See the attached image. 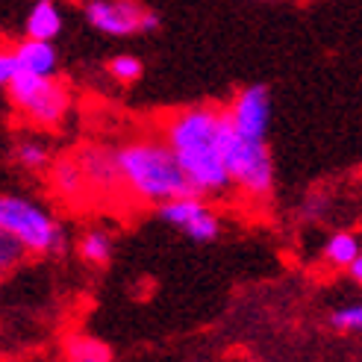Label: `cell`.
I'll return each instance as SVG.
<instances>
[{"label":"cell","mask_w":362,"mask_h":362,"mask_svg":"<svg viewBox=\"0 0 362 362\" xmlns=\"http://www.w3.org/2000/svg\"><path fill=\"white\" fill-rule=\"evenodd\" d=\"M15 74H18V65H15L12 50H0V88H6Z\"/></svg>","instance_id":"cell-20"},{"label":"cell","mask_w":362,"mask_h":362,"mask_svg":"<svg viewBox=\"0 0 362 362\" xmlns=\"http://www.w3.org/2000/svg\"><path fill=\"white\" fill-rule=\"evenodd\" d=\"M159 218L177 227L183 236H189L197 245H212L224 230L218 209H215L206 197L194 194V192H186V194L165 201L159 206Z\"/></svg>","instance_id":"cell-7"},{"label":"cell","mask_w":362,"mask_h":362,"mask_svg":"<svg viewBox=\"0 0 362 362\" xmlns=\"http://www.w3.org/2000/svg\"><path fill=\"white\" fill-rule=\"evenodd\" d=\"M106 71H110V77L121 86H130L136 80H141L144 74V65L139 57H133V53H118V57L110 59V65H106Z\"/></svg>","instance_id":"cell-17"},{"label":"cell","mask_w":362,"mask_h":362,"mask_svg":"<svg viewBox=\"0 0 362 362\" xmlns=\"http://www.w3.org/2000/svg\"><path fill=\"white\" fill-rule=\"evenodd\" d=\"M0 230L27 257H59L68 247V233L57 215L24 194H0Z\"/></svg>","instance_id":"cell-3"},{"label":"cell","mask_w":362,"mask_h":362,"mask_svg":"<svg viewBox=\"0 0 362 362\" xmlns=\"http://www.w3.org/2000/svg\"><path fill=\"white\" fill-rule=\"evenodd\" d=\"M330 327L339 333H359L362 327V303H345L330 313Z\"/></svg>","instance_id":"cell-18"},{"label":"cell","mask_w":362,"mask_h":362,"mask_svg":"<svg viewBox=\"0 0 362 362\" xmlns=\"http://www.w3.org/2000/svg\"><path fill=\"white\" fill-rule=\"evenodd\" d=\"M221 153L230 180V192H236L247 204H268L274 194V156L268 141H247L230 130L227 115L221 118Z\"/></svg>","instance_id":"cell-4"},{"label":"cell","mask_w":362,"mask_h":362,"mask_svg":"<svg viewBox=\"0 0 362 362\" xmlns=\"http://www.w3.org/2000/svg\"><path fill=\"white\" fill-rule=\"evenodd\" d=\"M65 362H112V351L100 339L77 333L65 341Z\"/></svg>","instance_id":"cell-15"},{"label":"cell","mask_w":362,"mask_h":362,"mask_svg":"<svg viewBox=\"0 0 362 362\" xmlns=\"http://www.w3.org/2000/svg\"><path fill=\"white\" fill-rule=\"evenodd\" d=\"M356 257H362L359 236L351 230H336L333 236H327V242H324V247H321V259L336 271H345Z\"/></svg>","instance_id":"cell-13"},{"label":"cell","mask_w":362,"mask_h":362,"mask_svg":"<svg viewBox=\"0 0 362 362\" xmlns=\"http://www.w3.org/2000/svg\"><path fill=\"white\" fill-rule=\"evenodd\" d=\"M15 162L27 171H47V165L53 162V153L42 139L27 136V139H21L15 144Z\"/></svg>","instance_id":"cell-16"},{"label":"cell","mask_w":362,"mask_h":362,"mask_svg":"<svg viewBox=\"0 0 362 362\" xmlns=\"http://www.w3.org/2000/svg\"><path fill=\"white\" fill-rule=\"evenodd\" d=\"M83 15L88 27L112 39L159 30V15L139 0H88Z\"/></svg>","instance_id":"cell-6"},{"label":"cell","mask_w":362,"mask_h":362,"mask_svg":"<svg viewBox=\"0 0 362 362\" xmlns=\"http://www.w3.org/2000/svg\"><path fill=\"white\" fill-rule=\"evenodd\" d=\"M24 259H27V253L18 247L4 230H0V277L9 274V271H15Z\"/></svg>","instance_id":"cell-19"},{"label":"cell","mask_w":362,"mask_h":362,"mask_svg":"<svg viewBox=\"0 0 362 362\" xmlns=\"http://www.w3.org/2000/svg\"><path fill=\"white\" fill-rule=\"evenodd\" d=\"M47 183L53 189V194L62 197L68 204H77L88 194L86 186V177L77 165V156H62V159H53L47 165Z\"/></svg>","instance_id":"cell-11"},{"label":"cell","mask_w":362,"mask_h":362,"mask_svg":"<svg viewBox=\"0 0 362 362\" xmlns=\"http://www.w3.org/2000/svg\"><path fill=\"white\" fill-rule=\"evenodd\" d=\"M221 118L218 106H186L159 124V136L174 153L180 171L194 194L218 201L230 194V180L221 153Z\"/></svg>","instance_id":"cell-1"},{"label":"cell","mask_w":362,"mask_h":362,"mask_svg":"<svg viewBox=\"0 0 362 362\" xmlns=\"http://www.w3.org/2000/svg\"><path fill=\"white\" fill-rule=\"evenodd\" d=\"M77 253H80V259L86 265H95V268H103V265H110L112 259V253H115V242L112 236L106 230L100 227H92V230H86L80 242H77Z\"/></svg>","instance_id":"cell-14"},{"label":"cell","mask_w":362,"mask_h":362,"mask_svg":"<svg viewBox=\"0 0 362 362\" xmlns=\"http://www.w3.org/2000/svg\"><path fill=\"white\" fill-rule=\"evenodd\" d=\"M345 271H348V277H351L354 283H359V280H362V257H356Z\"/></svg>","instance_id":"cell-21"},{"label":"cell","mask_w":362,"mask_h":362,"mask_svg":"<svg viewBox=\"0 0 362 362\" xmlns=\"http://www.w3.org/2000/svg\"><path fill=\"white\" fill-rule=\"evenodd\" d=\"M62 30H65V12L57 0H35L24 21V39L57 42Z\"/></svg>","instance_id":"cell-12"},{"label":"cell","mask_w":362,"mask_h":362,"mask_svg":"<svg viewBox=\"0 0 362 362\" xmlns=\"http://www.w3.org/2000/svg\"><path fill=\"white\" fill-rule=\"evenodd\" d=\"M6 92L15 112L39 130H57L71 112V92L57 77L15 74Z\"/></svg>","instance_id":"cell-5"},{"label":"cell","mask_w":362,"mask_h":362,"mask_svg":"<svg viewBox=\"0 0 362 362\" xmlns=\"http://www.w3.org/2000/svg\"><path fill=\"white\" fill-rule=\"evenodd\" d=\"M230 130L247 141H268L271 127V95L265 86H245L224 110Z\"/></svg>","instance_id":"cell-8"},{"label":"cell","mask_w":362,"mask_h":362,"mask_svg":"<svg viewBox=\"0 0 362 362\" xmlns=\"http://www.w3.org/2000/svg\"><path fill=\"white\" fill-rule=\"evenodd\" d=\"M77 165L86 177L88 192L100 194H121V180H118V165H115V148L106 144H88L77 153Z\"/></svg>","instance_id":"cell-9"},{"label":"cell","mask_w":362,"mask_h":362,"mask_svg":"<svg viewBox=\"0 0 362 362\" xmlns=\"http://www.w3.org/2000/svg\"><path fill=\"white\" fill-rule=\"evenodd\" d=\"M15 65L18 74H33V77H57L59 68V53L53 42H39V39H24L18 42L15 50Z\"/></svg>","instance_id":"cell-10"},{"label":"cell","mask_w":362,"mask_h":362,"mask_svg":"<svg viewBox=\"0 0 362 362\" xmlns=\"http://www.w3.org/2000/svg\"><path fill=\"white\" fill-rule=\"evenodd\" d=\"M121 192L136 204L162 206L171 197L192 192L174 153L159 133H139L115 148Z\"/></svg>","instance_id":"cell-2"}]
</instances>
